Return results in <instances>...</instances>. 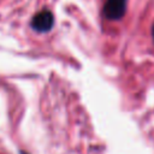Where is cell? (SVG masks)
Returning a JSON list of instances; mask_svg holds the SVG:
<instances>
[{"instance_id":"cell-3","label":"cell","mask_w":154,"mask_h":154,"mask_svg":"<svg viewBox=\"0 0 154 154\" xmlns=\"http://www.w3.org/2000/svg\"><path fill=\"white\" fill-rule=\"evenodd\" d=\"M152 35H153V41H154V24H153V29H152Z\"/></svg>"},{"instance_id":"cell-2","label":"cell","mask_w":154,"mask_h":154,"mask_svg":"<svg viewBox=\"0 0 154 154\" xmlns=\"http://www.w3.org/2000/svg\"><path fill=\"white\" fill-rule=\"evenodd\" d=\"M126 11V0H107L103 6L105 16L111 20L123 18Z\"/></svg>"},{"instance_id":"cell-1","label":"cell","mask_w":154,"mask_h":154,"mask_svg":"<svg viewBox=\"0 0 154 154\" xmlns=\"http://www.w3.org/2000/svg\"><path fill=\"white\" fill-rule=\"evenodd\" d=\"M54 24V17L52 14L51 11L48 10H43L38 13H36L32 17L31 20V26L34 30L38 31V32H47L52 29Z\"/></svg>"},{"instance_id":"cell-4","label":"cell","mask_w":154,"mask_h":154,"mask_svg":"<svg viewBox=\"0 0 154 154\" xmlns=\"http://www.w3.org/2000/svg\"><path fill=\"white\" fill-rule=\"evenodd\" d=\"M19 154H26L25 152H19Z\"/></svg>"}]
</instances>
